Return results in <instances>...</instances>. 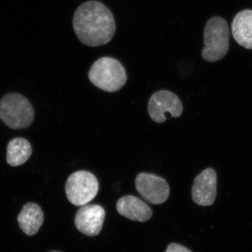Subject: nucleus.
I'll return each mask as SVG.
<instances>
[{
  "mask_svg": "<svg viewBox=\"0 0 252 252\" xmlns=\"http://www.w3.org/2000/svg\"><path fill=\"white\" fill-rule=\"evenodd\" d=\"M89 79L96 87L106 92L120 90L127 81L125 68L117 59L102 57L91 66Z\"/></svg>",
  "mask_w": 252,
  "mask_h": 252,
  "instance_id": "obj_2",
  "label": "nucleus"
},
{
  "mask_svg": "<svg viewBox=\"0 0 252 252\" xmlns=\"http://www.w3.org/2000/svg\"><path fill=\"white\" fill-rule=\"evenodd\" d=\"M73 28L79 41L91 47L107 44L116 32L110 10L97 1H86L77 8L73 17Z\"/></svg>",
  "mask_w": 252,
  "mask_h": 252,
  "instance_id": "obj_1",
  "label": "nucleus"
},
{
  "mask_svg": "<svg viewBox=\"0 0 252 252\" xmlns=\"http://www.w3.org/2000/svg\"><path fill=\"white\" fill-rule=\"evenodd\" d=\"M232 34L240 46L252 49V10L239 12L232 23Z\"/></svg>",
  "mask_w": 252,
  "mask_h": 252,
  "instance_id": "obj_11",
  "label": "nucleus"
},
{
  "mask_svg": "<svg viewBox=\"0 0 252 252\" xmlns=\"http://www.w3.org/2000/svg\"><path fill=\"white\" fill-rule=\"evenodd\" d=\"M34 111L22 94H9L0 100V119L12 129H24L34 121Z\"/></svg>",
  "mask_w": 252,
  "mask_h": 252,
  "instance_id": "obj_4",
  "label": "nucleus"
},
{
  "mask_svg": "<svg viewBox=\"0 0 252 252\" xmlns=\"http://www.w3.org/2000/svg\"><path fill=\"white\" fill-rule=\"evenodd\" d=\"M99 190V182L90 172L80 170L68 177L65 186L66 195L75 206H84L92 201Z\"/></svg>",
  "mask_w": 252,
  "mask_h": 252,
  "instance_id": "obj_5",
  "label": "nucleus"
},
{
  "mask_svg": "<svg viewBox=\"0 0 252 252\" xmlns=\"http://www.w3.org/2000/svg\"><path fill=\"white\" fill-rule=\"evenodd\" d=\"M230 32L228 23L220 16L207 21L204 31V47L202 57L207 62L223 59L229 49Z\"/></svg>",
  "mask_w": 252,
  "mask_h": 252,
  "instance_id": "obj_3",
  "label": "nucleus"
},
{
  "mask_svg": "<svg viewBox=\"0 0 252 252\" xmlns=\"http://www.w3.org/2000/svg\"><path fill=\"white\" fill-rule=\"evenodd\" d=\"M135 187L146 201L154 205L165 203L170 195V187L166 180L154 174H139L135 179Z\"/></svg>",
  "mask_w": 252,
  "mask_h": 252,
  "instance_id": "obj_6",
  "label": "nucleus"
},
{
  "mask_svg": "<svg viewBox=\"0 0 252 252\" xmlns=\"http://www.w3.org/2000/svg\"><path fill=\"white\" fill-rule=\"evenodd\" d=\"M61 252L54 251V252Z\"/></svg>",
  "mask_w": 252,
  "mask_h": 252,
  "instance_id": "obj_15",
  "label": "nucleus"
},
{
  "mask_svg": "<svg viewBox=\"0 0 252 252\" xmlns=\"http://www.w3.org/2000/svg\"><path fill=\"white\" fill-rule=\"evenodd\" d=\"M118 212L135 221L146 222L152 217V210L145 202L133 195H126L118 200Z\"/></svg>",
  "mask_w": 252,
  "mask_h": 252,
  "instance_id": "obj_10",
  "label": "nucleus"
},
{
  "mask_svg": "<svg viewBox=\"0 0 252 252\" xmlns=\"http://www.w3.org/2000/svg\"><path fill=\"white\" fill-rule=\"evenodd\" d=\"M217 175L212 168H206L194 180L192 187V198L197 205L210 206L217 197Z\"/></svg>",
  "mask_w": 252,
  "mask_h": 252,
  "instance_id": "obj_8",
  "label": "nucleus"
},
{
  "mask_svg": "<svg viewBox=\"0 0 252 252\" xmlns=\"http://www.w3.org/2000/svg\"><path fill=\"white\" fill-rule=\"evenodd\" d=\"M32 152V149L31 143L26 139L17 137L8 144L6 160L11 166H19L28 161Z\"/></svg>",
  "mask_w": 252,
  "mask_h": 252,
  "instance_id": "obj_13",
  "label": "nucleus"
},
{
  "mask_svg": "<svg viewBox=\"0 0 252 252\" xmlns=\"http://www.w3.org/2000/svg\"><path fill=\"white\" fill-rule=\"evenodd\" d=\"M105 211L99 205L81 206L76 214L74 223L79 231L87 236H96L103 225Z\"/></svg>",
  "mask_w": 252,
  "mask_h": 252,
  "instance_id": "obj_9",
  "label": "nucleus"
},
{
  "mask_svg": "<svg viewBox=\"0 0 252 252\" xmlns=\"http://www.w3.org/2000/svg\"><path fill=\"white\" fill-rule=\"evenodd\" d=\"M149 114L154 122L163 123L166 121L165 113L172 117H180L183 105L178 96L168 91H159L151 97L149 102Z\"/></svg>",
  "mask_w": 252,
  "mask_h": 252,
  "instance_id": "obj_7",
  "label": "nucleus"
},
{
  "mask_svg": "<svg viewBox=\"0 0 252 252\" xmlns=\"http://www.w3.org/2000/svg\"><path fill=\"white\" fill-rule=\"evenodd\" d=\"M21 229L28 235H35L44 222V213L39 205L28 203L24 205L18 217Z\"/></svg>",
  "mask_w": 252,
  "mask_h": 252,
  "instance_id": "obj_12",
  "label": "nucleus"
},
{
  "mask_svg": "<svg viewBox=\"0 0 252 252\" xmlns=\"http://www.w3.org/2000/svg\"><path fill=\"white\" fill-rule=\"evenodd\" d=\"M165 252H192L189 249L177 243H171L167 247Z\"/></svg>",
  "mask_w": 252,
  "mask_h": 252,
  "instance_id": "obj_14",
  "label": "nucleus"
}]
</instances>
